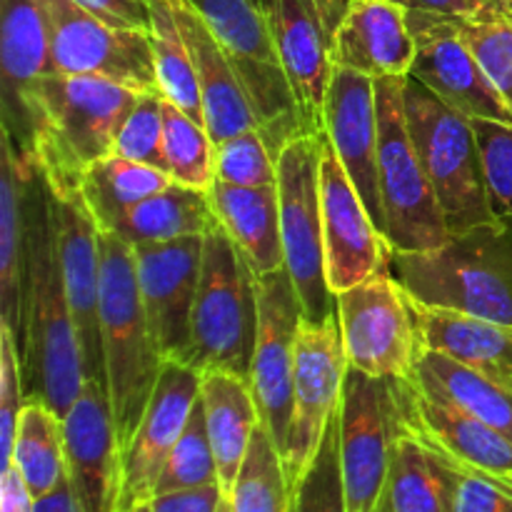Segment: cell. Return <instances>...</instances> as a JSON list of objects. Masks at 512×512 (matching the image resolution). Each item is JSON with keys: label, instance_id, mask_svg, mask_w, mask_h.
Instances as JSON below:
<instances>
[{"label": "cell", "instance_id": "cell-14", "mask_svg": "<svg viewBox=\"0 0 512 512\" xmlns=\"http://www.w3.org/2000/svg\"><path fill=\"white\" fill-rule=\"evenodd\" d=\"M303 305L288 270L258 278V338H255L250 390L260 423L278 445L280 455L293 418V375Z\"/></svg>", "mask_w": 512, "mask_h": 512}, {"label": "cell", "instance_id": "cell-1", "mask_svg": "<svg viewBox=\"0 0 512 512\" xmlns=\"http://www.w3.org/2000/svg\"><path fill=\"white\" fill-rule=\"evenodd\" d=\"M25 203L28 235L18 330L20 380L25 400H40L65 418L83 390L85 370L60 270L48 185L38 165L28 175Z\"/></svg>", "mask_w": 512, "mask_h": 512}, {"label": "cell", "instance_id": "cell-18", "mask_svg": "<svg viewBox=\"0 0 512 512\" xmlns=\"http://www.w3.org/2000/svg\"><path fill=\"white\" fill-rule=\"evenodd\" d=\"M48 198L65 293L78 330L85 380L93 378L105 385L100 338V228L80 193H53L48 188Z\"/></svg>", "mask_w": 512, "mask_h": 512}, {"label": "cell", "instance_id": "cell-34", "mask_svg": "<svg viewBox=\"0 0 512 512\" xmlns=\"http://www.w3.org/2000/svg\"><path fill=\"white\" fill-rule=\"evenodd\" d=\"M170 183L173 178L168 170L110 155L85 173L80 195L93 213L98 228L113 233L130 208L165 190Z\"/></svg>", "mask_w": 512, "mask_h": 512}, {"label": "cell", "instance_id": "cell-45", "mask_svg": "<svg viewBox=\"0 0 512 512\" xmlns=\"http://www.w3.org/2000/svg\"><path fill=\"white\" fill-rule=\"evenodd\" d=\"M443 458L448 470L450 512H512V480L465 468L445 453Z\"/></svg>", "mask_w": 512, "mask_h": 512}, {"label": "cell", "instance_id": "cell-42", "mask_svg": "<svg viewBox=\"0 0 512 512\" xmlns=\"http://www.w3.org/2000/svg\"><path fill=\"white\" fill-rule=\"evenodd\" d=\"M215 180L243 188H265L278 183V158L258 128L215 145Z\"/></svg>", "mask_w": 512, "mask_h": 512}, {"label": "cell", "instance_id": "cell-39", "mask_svg": "<svg viewBox=\"0 0 512 512\" xmlns=\"http://www.w3.org/2000/svg\"><path fill=\"white\" fill-rule=\"evenodd\" d=\"M290 512H348L340 468V413L333 415L318 453L290 488Z\"/></svg>", "mask_w": 512, "mask_h": 512}, {"label": "cell", "instance_id": "cell-27", "mask_svg": "<svg viewBox=\"0 0 512 512\" xmlns=\"http://www.w3.org/2000/svg\"><path fill=\"white\" fill-rule=\"evenodd\" d=\"M413 305L420 350L445 355L475 373L512 388V325L430 305Z\"/></svg>", "mask_w": 512, "mask_h": 512}, {"label": "cell", "instance_id": "cell-21", "mask_svg": "<svg viewBox=\"0 0 512 512\" xmlns=\"http://www.w3.org/2000/svg\"><path fill=\"white\" fill-rule=\"evenodd\" d=\"M203 373L190 365L165 360L158 385L138 430L123 450V490L120 508L153 500L170 450L188 425L195 400L200 398ZM118 508V510H120Z\"/></svg>", "mask_w": 512, "mask_h": 512}, {"label": "cell", "instance_id": "cell-33", "mask_svg": "<svg viewBox=\"0 0 512 512\" xmlns=\"http://www.w3.org/2000/svg\"><path fill=\"white\" fill-rule=\"evenodd\" d=\"M415 380L512 440V388L508 385L485 378L433 350L420 353Z\"/></svg>", "mask_w": 512, "mask_h": 512}, {"label": "cell", "instance_id": "cell-13", "mask_svg": "<svg viewBox=\"0 0 512 512\" xmlns=\"http://www.w3.org/2000/svg\"><path fill=\"white\" fill-rule=\"evenodd\" d=\"M345 358L338 313L323 323L303 320L295 350L293 418L283 450L285 475L293 488L318 453L330 420L343 400Z\"/></svg>", "mask_w": 512, "mask_h": 512}, {"label": "cell", "instance_id": "cell-37", "mask_svg": "<svg viewBox=\"0 0 512 512\" xmlns=\"http://www.w3.org/2000/svg\"><path fill=\"white\" fill-rule=\"evenodd\" d=\"M228 498L233 512H290V485L283 455L263 423L255 428L245 463Z\"/></svg>", "mask_w": 512, "mask_h": 512}, {"label": "cell", "instance_id": "cell-22", "mask_svg": "<svg viewBox=\"0 0 512 512\" xmlns=\"http://www.w3.org/2000/svg\"><path fill=\"white\" fill-rule=\"evenodd\" d=\"M323 133L333 143L345 173L353 180L365 208L385 235L383 198H380V125L375 80L335 65L323 108Z\"/></svg>", "mask_w": 512, "mask_h": 512}, {"label": "cell", "instance_id": "cell-49", "mask_svg": "<svg viewBox=\"0 0 512 512\" xmlns=\"http://www.w3.org/2000/svg\"><path fill=\"white\" fill-rule=\"evenodd\" d=\"M0 512H35L33 493L13 465L0 473Z\"/></svg>", "mask_w": 512, "mask_h": 512}, {"label": "cell", "instance_id": "cell-7", "mask_svg": "<svg viewBox=\"0 0 512 512\" xmlns=\"http://www.w3.org/2000/svg\"><path fill=\"white\" fill-rule=\"evenodd\" d=\"M188 3L198 10L210 33L223 45L253 105L258 130L278 158L285 143L308 133L275 48L268 8L255 0H188Z\"/></svg>", "mask_w": 512, "mask_h": 512}, {"label": "cell", "instance_id": "cell-47", "mask_svg": "<svg viewBox=\"0 0 512 512\" xmlns=\"http://www.w3.org/2000/svg\"><path fill=\"white\" fill-rule=\"evenodd\" d=\"M103 23L115 28L148 30L150 33V5L148 0H73Z\"/></svg>", "mask_w": 512, "mask_h": 512}, {"label": "cell", "instance_id": "cell-20", "mask_svg": "<svg viewBox=\"0 0 512 512\" xmlns=\"http://www.w3.org/2000/svg\"><path fill=\"white\" fill-rule=\"evenodd\" d=\"M65 475L85 512H118L123 490V448L108 390L88 378L63 418Z\"/></svg>", "mask_w": 512, "mask_h": 512}, {"label": "cell", "instance_id": "cell-48", "mask_svg": "<svg viewBox=\"0 0 512 512\" xmlns=\"http://www.w3.org/2000/svg\"><path fill=\"white\" fill-rule=\"evenodd\" d=\"M223 495V488L215 483L203 485V488L160 493L150 500V505H153V512H218Z\"/></svg>", "mask_w": 512, "mask_h": 512}, {"label": "cell", "instance_id": "cell-52", "mask_svg": "<svg viewBox=\"0 0 512 512\" xmlns=\"http://www.w3.org/2000/svg\"><path fill=\"white\" fill-rule=\"evenodd\" d=\"M488 10H512V0H480Z\"/></svg>", "mask_w": 512, "mask_h": 512}, {"label": "cell", "instance_id": "cell-26", "mask_svg": "<svg viewBox=\"0 0 512 512\" xmlns=\"http://www.w3.org/2000/svg\"><path fill=\"white\" fill-rule=\"evenodd\" d=\"M170 5H173L180 33L185 35V43L193 55L200 98H203V123L213 143L218 145L233 135L258 128L253 105H250L248 93H245L233 63L225 55L218 38L203 23L198 10L188 0H170Z\"/></svg>", "mask_w": 512, "mask_h": 512}, {"label": "cell", "instance_id": "cell-32", "mask_svg": "<svg viewBox=\"0 0 512 512\" xmlns=\"http://www.w3.org/2000/svg\"><path fill=\"white\" fill-rule=\"evenodd\" d=\"M215 220L208 190L188 188L173 180L165 190L130 208L113 233L130 245L168 243L205 235Z\"/></svg>", "mask_w": 512, "mask_h": 512}, {"label": "cell", "instance_id": "cell-12", "mask_svg": "<svg viewBox=\"0 0 512 512\" xmlns=\"http://www.w3.org/2000/svg\"><path fill=\"white\" fill-rule=\"evenodd\" d=\"M53 73L88 75L135 93H160L148 30L115 28L73 0H48Z\"/></svg>", "mask_w": 512, "mask_h": 512}, {"label": "cell", "instance_id": "cell-24", "mask_svg": "<svg viewBox=\"0 0 512 512\" xmlns=\"http://www.w3.org/2000/svg\"><path fill=\"white\" fill-rule=\"evenodd\" d=\"M400 420L410 433L443 450L465 468L512 480V440L488 423L423 388L413 378L395 380Z\"/></svg>", "mask_w": 512, "mask_h": 512}, {"label": "cell", "instance_id": "cell-35", "mask_svg": "<svg viewBox=\"0 0 512 512\" xmlns=\"http://www.w3.org/2000/svg\"><path fill=\"white\" fill-rule=\"evenodd\" d=\"M35 500L53 493L65 480L63 418L40 400H25L15 430L13 460Z\"/></svg>", "mask_w": 512, "mask_h": 512}, {"label": "cell", "instance_id": "cell-30", "mask_svg": "<svg viewBox=\"0 0 512 512\" xmlns=\"http://www.w3.org/2000/svg\"><path fill=\"white\" fill-rule=\"evenodd\" d=\"M200 398L205 405L210 443H213L215 463H218L220 488L225 495H230L260 423L258 405L250 390V380L228 370L203 373Z\"/></svg>", "mask_w": 512, "mask_h": 512}, {"label": "cell", "instance_id": "cell-10", "mask_svg": "<svg viewBox=\"0 0 512 512\" xmlns=\"http://www.w3.org/2000/svg\"><path fill=\"white\" fill-rule=\"evenodd\" d=\"M335 313L350 368L385 380L413 378L423 353L418 325L408 290L390 270L335 295Z\"/></svg>", "mask_w": 512, "mask_h": 512}, {"label": "cell", "instance_id": "cell-2", "mask_svg": "<svg viewBox=\"0 0 512 512\" xmlns=\"http://www.w3.org/2000/svg\"><path fill=\"white\" fill-rule=\"evenodd\" d=\"M140 93L88 75H40L28 95L30 158L53 193H80L85 173L113 155Z\"/></svg>", "mask_w": 512, "mask_h": 512}, {"label": "cell", "instance_id": "cell-36", "mask_svg": "<svg viewBox=\"0 0 512 512\" xmlns=\"http://www.w3.org/2000/svg\"><path fill=\"white\" fill-rule=\"evenodd\" d=\"M150 5V45L160 95L175 108L203 123V98H200L198 73L185 35L175 20L170 0H148ZM205 125V123H203Z\"/></svg>", "mask_w": 512, "mask_h": 512}, {"label": "cell", "instance_id": "cell-38", "mask_svg": "<svg viewBox=\"0 0 512 512\" xmlns=\"http://www.w3.org/2000/svg\"><path fill=\"white\" fill-rule=\"evenodd\" d=\"M165 165L168 175L188 188L208 190L215 180V143L203 123L165 100Z\"/></svg>", "mask_w": 512, "mask_h": 512}, {"label": "cell", "instance_id": "cell-55", "mask_svg": "<svg viewBox=\"0 0 512 512\" xmlns=\"http://www.w3.org/2000/svg\"><path fill=\"white\" fill-rule=\"evenodd\" d=\"M255 3H258V5H265V3H268V0H255Z\"/></svg>", "mask_w": 512, "mask_h": 512}, {"label": "cell", "instance_id": "cell-3", "mask_svg": "<svg viewBox=\"0 0 512 512\" xmlns=\"http://www.w3.org/2000/svg\"><path fill=\"white\" fill-rule=\"evenodd\" d=\"M100 338L105 390L120 448H128L158 385L165 360L150 333L138 288L135 250L128 240L100 230Z\"/></svg>", "mask_w": 512, "mask_h": 512}, {"label": "cell", "instance_id": "cell-54", "mask_svg": "<svg viewBox=\"0 0 512 512\" xmlns=\"http://www.w3.org/2000/svg\"><path fill=\"white\" fill-rule=\"evenodd\" d=\"M218 512H233V510H230V498H228V495H223V500H220V510Z\"/></svg>", "mask_w": 512, "mask_h": 512}, {"label": "cell", "instance_id": "cell-29", "mask_svg": "<svg viewBox=\"0 0 512 512\" xmlns=\"http://www.w3.org/2000/svg\"><path fill=\"white\" fill-rule=\"evenodd\" d=\"M33 160L25 158L8 133H0V320L18 340L23 305L25 235H28V175Z\"/></svg>", "mask_w": 512, "mask_h": 512}, {"label": "cell", "instance_id": "cell-11", "mask_svg": "<svg viewBox=\"0 0 512 512\" xmlns=\"http://www.w3.org/2000/svg\"><path fill=\"white\" fill-rule=\"evenodd\" d=\"M338 413L348 512H378L390 453L400 430L395 380L373 378L348 365Z\"/></svg>", "mask_w": 512, "mask_h": 512}, {"label": "cell", "instance_id": "cell-15", "mask_svg": "<svg viewBox=\"0 0 512 512\" xmlns=\"http://www.w3.org/2000/svg\"><path fill=\"white\" fill-rule=\"evenodd\" d=\"M320 203H323L325 273L333 295L368 283L393 268V248L365 208L328 135L320 133Z\"/></svg>", "mask_w": 512, "mask_h": 512}, {"label": "cell", "instance_id": "cell-43", "mask_svg": "<svg viewBox=\"0 0 512 512\" xmlns=\"http://www.w3.org/2000/svg\"><path fill=\"white\" fill-rule=\"evenodd\" d=\"M165 98L160 93H140L128 118L115 135L113 155L135 163L168 170L165 165Z\"/></svg>", "mask_w": 512, "mask_h": 512}, {"label": "cell", "instance_id": "cell-23", "mask_svg": "<svg viewBox=\"0 0 512 512\" xmlns=\"http://www.w3.org/2000/svg\"><path fill=\"white\" fill-rule=\"evenodd\" d=\"M53 73L48 0H0V120L30 158V88ZM33 160V158H30Z\"/></svg>", "mask_w": 512, "mask_h": 512}, {"label": "cell", "instance_id": "cell-40", "mask_svg": "<svg viewBox=\"0 0 512 512\" xmlns=\"http://www.w3.org/2000/svg\"><path fill=\"white\" fill-rule=\"evenodd\" d=\"M215 483L220 485L218 463H215L213 443H210L203 398H198L193 405V413H190L188 418V425H185V430L180 433L175 448L170 450V458L168 463H165L163 475H160L155 495L175 493V490L203 488V485Z\"/></svg>", "mask_w": 512, "mask_h": 512}, {"label": "cell", "instance_id": "cell-41", "mask_svg": "<svg viewBox=\"0 0 512 512\" xmlns=\"http://www.w3.org/2000/svg\"><path fill=\"white\" fill-rule=\"evenodd\" d=\"M455 23L493 88L512 110V10H485L473 18H455Z\"/></svg>", "mask_w": 512, "mask_h": 512}, {"label": "cell", "instance_id": "cell-28", "mask_svg": "<svg viewBox=\"0 0 512 512\" xmlns=\"http://www.w3.org/2000/svg\"><path fill=\"white\" fill-rule=\"evenodd\" d=\"M210 205L220 228L245 255L255 278L285 268L283 235H280V200L275 185L243 188L213 180L208 188Z\"/></svg>", "mask_w": 512, "mask_h": 512}, {"label": "cell", "instance_id": "cell-19", "mask_svg": "<svg viewBox=\"0 0 512 512\" xmlns=\"http://www.w3.org/2000/svg\"><path fill=\"white\" fill-rule=\"evenodd\" d=\"M408 23L418 45L410 78L423 83L445 105L468 115L470 120L512 123V110L475 60L455 18L408 10Z\"/></svg>", "mask_w": 512, "mask_h": 512}, {"label": "cell", "instance_id": "cell-51", "mask_svg": "<svg viewBox=\"0 0 512 512\" xmlns=\"http://www.w3.org/2000/svg\"><path fill=\"white\" fill-rule=\"evenodd\" d=\"M35 512H85V510L83 505L78 503V498H75L73 488H70L68 483V475H65V480L53 490V493L35 500Z\"/></svg>", "mask_w": 512, "mask_h": 512}, {"label": "cell", "instance_id": "cell-53", "mask_svg": "<svg viewBox=\"0 0 512 512\" xmlns=\"http://www.w3.org/2000/svg\"><path fill=\"white\" fill-rule=\"evenodd\" d=\"M118 512H153V505H150L148 500V503H135L130 505V508H120Z\"/></svg>", "mask_w": 512, "mask_h": 512}, {"label": "cell", "instance_id": "cell-4", "mask_svg": "<svg viewBox=\"0 0 512 512\" xmlns=\"http://www.w3.org/2000/svg\"><path fill=\"white\" fill-rule=\"evenodd\" d=\"M395 278L415 303L512 325V218L453 235L423 253H393Z\"/></svg>", "mask_w": 512, "mask_h": 512}, {"label": "cell", "instance_id": "cell-17", "mask_svg": "<svg viewBox=\"0 0 512 512\" xmlns=\"http://www.w3.org/2000/svg\"><path fill=\"white\" fill-rule=\"evenodd\" d=\"M348 0H268L270 28L293 88L305 133H323V108L333 80V40Z\"/></svg>", "mask_w": 512, "mask_h": 512}, {"label": "cell", "instance_id": "cell-8", "mask_svg": "<svg viewBox=\"0 0 512 512\" xmlns=\"http://www.w3.org/2000/svg\"><path fill=\"white\" fill-rule=\"evenodd\" d=\"M403 83L405 78L375 80L380 125V198L385 240L393 253H423L448 243L450 233L410 135Z\"/></svg>", "mask_w": 512, "mask_h": 512}, {"label": "cell", "instance_id": "cell-5", "mask_svg": "<svg viewBox=\"0 0 512 512\" xmlns=\"http://www.w3.org/2000/svg\"><path fill=\"white\" fill-rule=\"evenodd\" d=\"M405 115L450 238L495 220L473 120L415 78L403 83Z\"/></svg>", "mask_w": 512, "mask_h": 512}, {"label": "cell", "instance_id": "cell-9", "mask_svg": "<svg viewBox=\"0 0 512 512\" xmlns=\"http://www.w3.org/2000/svg\"><path fill=\"white\" fill-rule=\"evenodd\" d=\"M318 135H298L283 145L275 183L285 270L298 290L303 318L308 323H323L335 315V295L325 273Z\"/></svg>", "mask_w": 512, "mask_h": 512}, {"label": "cell", "instance_id": "cell-31", "mask_svg": "<svg viewBox=\"0 0 512 512\" xmlns=\"http://www.w3.org/2000/svg\"><path fill=\"white\" fill-rule=\"evenodd\" d=\"M378 512H450L443 453L410 433L403 420L390 453L388 478Z\"/></svg>", "mask_w": 512, "mask_h": 512}, {"label": "cell", "instance_id": "cell-44", "mask_svg": "<svg viewBox=\"0 0 512 512\" xmlns=\"http://www.w3.org/2000/svg\"><path fill=\"white\" fill-rule=\"evenodd\" d=\"M473 128L495 218H512V123L478 118Z\"/></svg>", "mask_w": 512, "mask_h": 512}, {"label": "cell", "instance_id": "cell-6", "mask_svg": "<svg viewBox=\"0 0 512 512\" xmlns=\"http://www.w3.org/2000/svg\"><path fill=\"white\" fill-rule=\"evenodd\" d=\"M258 338V278L215 220L205 233L193 310V368L228 370L250 380Z\"/></svg>", "mask_w": 512, "mask_h": 512}, {"label": "cell", "instance_id": "cell-46", "mask_svg": "<svg viewBox=\"0 0 512 512\" xmlns=\"http://www.w3.org/2000/svg\"><path fill=\"white\" fill-rule=\"evenodd\" d=\"M23 405L25 393L20 380L18 340L13 330L0 320V473L10 468L13 460L15 430Z\"/></svg>", "mask_w": 512, "mask_h": 512}, {"label": "cell", "instance_id": "cell-50", "mask_svg": "<svg viewBox=\"0 0 512 512\" xmlns=\"http://www.w3.org/2000/svg\"><path fill=\"white\" fill-rule=\"evenodd\" d=\"M393 3L415 13L450 15V18H473L488 10L480 0H393Z\"/></svg>", "mask_w": 512, "mask_h": 512}, {"label": "cell", "instance_id": "cell-25", "mask_svg": "<svg viewBox=\"0 0 512 512\" xmlns=\"http://www.w3.org/2000/svg\"><path fill=\"white\" fill-rule=\"evenodd\" d=\"M415 35L408 10L393 0H348L333 40L338 68L368 78H408L413 70Z\"/></svg>", "mask_w": 512, "mask_h": 512}, {"label": "cell", "instance_id": "cell-16", "mask_svg": "<svg viewBox=\"0 0 512 512\" xmlns=\"http://www.w3.org/2000/svg\"><path fill=\"white\" fill-rule=\"evenodd\" d=\"M205 235L133 245L138 288L150 333L163 360L193 368V310Z\"/></svg>", "mask_w": 512, "mask_h": 512}]
</instances>
